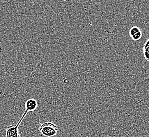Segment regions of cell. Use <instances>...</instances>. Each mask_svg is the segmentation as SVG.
I'll return each mask as SVG.
<instances>
[{"label":"cell","mask_w":149,"mask_h":137,"mask_svg":"<svg viewBox=\"0 0 149 137\" xmlns=\"http://www.w3.org/2000/svg\"><path fill=\"white\" fill-rule=\"evenodd\" d=\"M143 55L144 57H145V59L148 61H149V52L143 51Z\"/></svg>","instance_id":"6"},{"label":"cell","mask_w":149,"mask_h":137,"mask_svg":"<svg viewBox=\"0 0 149 137\" xmlns=\"http://www.w3.org/2000/svg\"><path fill=\"white\" fill-rule=\"evenodd\" d=\"M28 112L25 110L23 112V114L20 120L18 121L16 126H13L12 125L7 127L5 133V137H21L19 132V127L20 124L22 122L24 118L26 117V114H28Z\"/></svg>","instance_id":"2"},{"label":"cell","mask_w":149,"mask_h":137,"mask_svg":"<svg viewBox=\"0 0 149 137\" xmlns=\"http://www.w3.org/2000/svg\"><path fill=\"white\" fill-rule=\"evenodd\" d=\"M149 39L146 40V42L145 44H144L143 48V50L146 49L147 47H149Z\"/></svg>","instance_id":"7"},{"label":"cell","mask_w":149,"mask_h":137,"mask_svg":"<svg viewBox=\"0 0 149 137\" xmlns=\"http://www.w3.org/2000/svg\"><path fill=\"white\" fill-rule=\"evenodd\" d=\"M140 31H141V30L138 26H132V28L130 29V36L132 37V36H133L134 34H136L137 33Z\"/></svg>","instance_id":"4"},{"label":"cell","mask_w":149,"mask_h":137,"mask_svg":"<svg viewBox=\"0 0 149 137\" xmlns=\"http://www.w3.org/2000/svg\"><path fill=\"white\" fill-rule=\"evenodd\" d=\"M38 102L37 100L33 99L31 98L28 100H26L25 103V108L26 110L28 111V112H32L35 111L38 108Z\"/></svg>","instance_id":"3"},{"label":"cell","mask_w":149,"mask_h":137,"mask_svg":"<svg viewBox=\"0 0 149 137\" xmlns=\"http://www.w3.org/2000/svg\"><path fill=\"white\" fill-rule=\"evenodd\" d=\"M142 36H143V33L141 31L137 33L136 34H134L133 36H132L131 38H132V40H134L135 41H138L141 39Z\"/></svg>","instance_id":"5"},{"label":"cell","mask_w":149,"mask_h":137,"mask_svg":"<svg viewBox=\"0 0 149 137\" xmlns=\"http://www.w3.org/2000/svg\"><path fill=\"white\" fill-rule=\"evenodd\" d=\"M39 130L44 137H52L57 134L59 129L54 123L48 121L40 124Z\"/></svg>","instance_id":"1"},{"label":"cell","mask_w":149,"mask_h":137,"mask_svg":"<svg viewBox=\"0 0 149 137\" xmlns=\"http://www.w3.org/2000/svg\"><path fill=\"white\" fill-rule=\"evenodd\" d=\"M143 51L148 52H149V47H147V48H146V49H144Z\"/></svg>","instance_id":"8"}]
</instances>
